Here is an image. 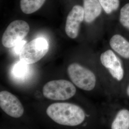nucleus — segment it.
<instances>
[{"label":"nucleus","instance_id":"nucleus-13","mask_svg":"<svg viewBox=\"0 0 129 129\" xmlns=\"http://www.w3.org/2000/svg\"><path fill=\"white\" fill-rule=\"evenodd\" d=\"M103 11L112 22H116L121 6V0H99Z\"/></svg>","mask_w":129,"mask_h":129},{"label":"nucleus","instance_id":"nucleus-17","mask_svg":"<svg viewBox=\"0 0 129 129\" xmlns=\"http://www.w3.org/2000/svg\"><path fill=\"white\" fill-rule=\"evenodd\" d=\"M26 44V41L22 40L17 45L14 47L13 51L15 55H20L24 46Z\"/></svg>","mask_w":129,"mask_h":129},{"label":"nucleus","instance_id":"nucleus-7","mask_svg":"<svg viewBox=\"0 0 129 129\" xmlns=\"http://www.w3.org/2000/svg\"><path fill=\"white\" fill-rule=\"evenodd\" d=\"M30 27L23 20H15L10 23L2 37V44L5 47L12 48L17 45L27 35Z\"/></svg>","mask_w":129,"mask_h":129},{"label":"nucleus","instance_id":"nucleus-10","mask_svg":"<svg viewBox=\"0 0 129 129\" xmlns=\"http://www.w3.org/2000/svg\"><path fill=\"white\" fill-rule=\"evenodd\" d=\"M109 48L129 63V38L115 28L109 40Z\"/></svg>","mask_w":129,"mask_h":129},{"label":"nucleus","instance_id":"nucleus-3","mask_svg":"<svg viewBox=\"0 0 129 129\" xmlns=\"http://www.w3.org/2000/svg\"><path fill=\"white\" fill-rule=\"evenodd\" d=\"M98 115L103 129H129V102L107 99L98 109Z\"/></svg>","mask_w":129,"mask_h":129},{"label":"nucleus","instance_id":"nucleus-14","mask_svg":"<svg viewBox=\"0 0 129 129\" xmlns=\"http://www.w3.org/2000/svg\"><path fill=\"white\" fill-rule=\"evenodd\" d=\"M46 0H21L20 8L23 13L31 14L39 9Z\"/></svg>","mask_w":129,"mask_h":129},{"label":"nucleus","instance_id":"nucleus-9","mask_svg":"<svg viewBox=\"0 0 129 129\" xmlns=\"http://www.w3.org/2000/svg\"><path fill=\"white\" fill-rule=\"evenodd\" d=\"M84 20L83 6L75 5L68 14L66 23L65 31L69 37L74 39L78 37L81 24Z\"/></svg>","mask_w":129,"mask_h":129},{"label":"nucleus","instance_id":"nucleus-8","mask_svg":"<svg viewBox=\"0 0 129 129\" xmlns=\"http://www.w3.org/2000/svg\"><path fill=\"white\" fill-rule=\"evenodd\" d=\"M0 108L5 114L14 119L20 118L24 114L22 102L18 97L6 90L0 92Z\"/></svg>","mask_w":129,"mask_h":129},{"label":"nucleus","instance_id":"nucleus-5","mask_svg":"<svg viewBox=\"0 0 129 129\" xmlns=\"http://www.w3.org/2000/svg\"><path fill=\"white\" fill-rule=\"evenodd\" d=\"M77 89L74 84L67 80H51L43 86L42 93L46 99L55 102H64L72 98Z\"/></svg>","mask_w":129,"mask_h":129},{"label":"nucleus","instance_id":"nucleus-16","mask_svg":"<svg viewBox=\"0 0 129 129\" xmlns=\"http://www.w3.org/2000/svg\"><path fill=\"white\" fill-rule=\"evenodd\" d=\"M119 99L129 102V79L123 89Z\"/></svg>","mask_w":129,"mask_h":129},{"label":"nucleus","instance_id":"nucleus-2","mask_svg":"<svg viewBox=\"0 0 129 129\" xmlns=\"http://www.w3.org/2000/svg\"><path fill=\"white\" fill-rule=\"evenodd\" d=\"M97 72L108 100L120 99L129 79V63L122 59L109 47L99 56Z\"/></svg>","mask_w":129,"mask_h":129},{"label":"nucleus","instance_id":"nucleus-6","mask_svg":"<svg viewBox=\"0 0 129 129\" xmlns=\"http://www.w3.org/2000/svg\"><path fill=\"white\" fill-rule=\"evenodd\" d=\"M49 45L43 38H37L26 43L19 55L20 60L25 64H34L46 55Z\"/></svg>","mask_w":129,"mask_h":129},{"label":"nucleus","instance_id":"nucleus-12","mask_svg":"<svg viewBox=\"0 0 129 129\" xmlns=\"http://www.w3.org/2000/svg\"><path fill=\"white\" fill-rule=\"evenodd\" d=\"M115 22L116 29L129 38V2L120 8Z\"/></svg>","mask_w":129,"mask_h":129},{"label":"nucleus","instance_id":"nucleus-1","mask_svg":"<svg viewBox=\"0 0 129 129\" xmlns=\"http://www.w3.org/2000/svg\"><path fill=\"white\" fill-rule=\"evenodd\" d=\"M46 114L56 124L78 129H95L99 125L98 109L82 102H55L47 106Z\"/></svg>","mask_w":129,"mask_h":129},{"label":"nucleus","instance_id":"nucleus-11","mask_svg":"<svg viewBox=\"0 0 129 129\" xmlns=\"http://www.w3.org/2000/svg\"><path fill=\"white\" fill-rule=\"evenodd\" d=\"M84 21L88 25H93L102 16L103 11L99 0H83Z\"/></svg>","mask_w":129,"mask_h":129},{"label":"nucleus","instance_id":"nucleus-4","mask_svg":"<svg viewBox=\"0 0 129 129\" xmlns=\"http://www.w3.org/2000/svg\"><path fill=\"white\" fill-rule=\"evenodd\" d=\"M67 72L74 85L87 92L96 90L102 83L97 70L78 63L69 64Z\"/></svg>","mask_w":129,"mask_h":129},{"label":"nucleus","instance_id":"nucleus-15","mask_svg":"<svg viewBox=\"0 0 129 129\" xmlns=\"http://www.w3.org/2000/svg\"><path fill=\"white\" fill-rule=\"evenodd\" d=\"M29 72L28 64L23 62H18L14 64L12 69V73L14 76L18 78H24Z\"/></svg>","mask_w":129,"mask_h":129}]
</instances>
